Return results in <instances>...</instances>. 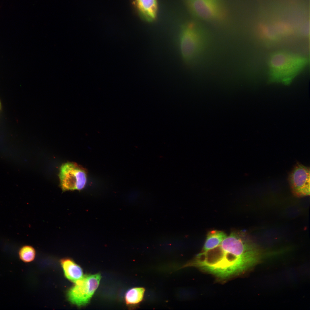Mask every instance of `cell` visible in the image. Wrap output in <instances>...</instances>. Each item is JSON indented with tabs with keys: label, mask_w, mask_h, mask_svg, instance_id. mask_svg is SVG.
Masks as SVG:
<instances>
[{
	"label": "cell",
	"mask_w": 310,
	"mask_h": 310,
	"mask_svg": "<svg viewBox=\"0 0 310 310\" xmlns=\"http://www.w3.org/2000/svg\"><path fill=\"white\" fill-rule=\"evenodd\" d=\"M263 255L245 232L236 231L217 247L201 251L184 266L197 268L224 280L250 270L261 260Z\"/></svg>",
	"instance_id": "obj_1"
},
{
	"label": "cell",
	"mask_w": 310,
	"mask_h": 310,
	"mask_svg": "<svg viewBox=\"0 0 310 310\" xmlns=\"http://www.w3.org/2000/svg\"><path fill=\"white\" fill-rule=\"evenodd\" d=\"M305 57L284 51L276 52L270 56L268 62L270 80L288 84L307 66Z\"/></svg>",
	"instance_id": "obj_2"
},
{
	"label": "cell",
	"mask_w": 310,
	"mask_h": 310,
	"mask_svg": "<svg viewBox=\"0 0 310 310\" xmlns=\"http://www.w3.org/2000/svg\"><path fill=\"white\" fill-rule=\"evenodd\" d=\"M206 38L205 33L197 24L189 23L184 26L180 35L181 53L187 62L195 58L204 47Z\"/></svg>",
	"instance_id": "obj_3"
},
{
	"label": "cell",
	"mask_w": 310,
	"mask_h": 310,
	"mask_svg": "<svg viewBox=\"0 0 310 310\" xmlns=\"http://www.w3.org/2000/svg\"><path fill=\"white\" fill-rule=\"evenodd\" d=\"M100 279L98 274L84 276L69 290L67 293L69 301L78 306L87 304L98 288Z\"/></svg>",
	"instance_id": "obj_4"
},
{
	"label": "cell",
	"mask_w": 310,
	"mask_h": 310,
	"mask_svg": "<svg viewBox=\"0 0 310 310\" xmlns=\"http://www.w3.org/2000/svg\"><path fill=\"white\" fill-rule=\"evenodd\" d=\"M87 177L86 170L76 163L67 162L61 167L59 177L63 191L82 189L86 185Z\"/></svg>",
	"instance_id": "obj_5"
},
{
	"label": "cell",
	"mask_w": 310,
	"mask_h": 310,
	"mask_svg": "<svg viewBox=\"0 0 310 310\" xmlns=\"http://www.w3.org/2000/svg\"><path fill=\"white\" fill-rule=\"evenodd\" d=\"M188 4L193 14L202 20L215 21L225 18V10L219 0H188Z\"/></svg>",
	"instance_id": "obj_6"
},
{
	"label": "cell",
	"mask_w": 310,
	"mask_h": 310,
	"mask_svg": "<svg viewBox=\"0 0 310 310\" xmlns=\"http://www.w3.org/2000/svg\"><path fill=\"white\" fill-rule=\"evenodd\" d=\"M290 184L295 195L298 197L307 196L310 194V169L298 164L290 173Z\"/></svg>",
	"instance_id": "obj_7"
},
{
	"label": "cell",
	"mask_w": 310,
	"mask_h": 310,
	"mask_svg": "<svg viewBox=\"0 0 310 310\" xmlns=\"http://www.w3.org/2000/svg\"><path fill=\"white\" fill-rule=\"evenodd\" d=\"M136 5L141 14L147 21H153L156 18L158 6L157 0H135Z\"/></svg>",
	"instance_id": "obj_8"
},
{
	"label": "cell",
	"mask_w": 310,
	"mask_h": 310,
	"mask_svg": "<svg viewBox=\"0 0 310 310\" xmlns=\"http://www.w3.org/2000/svg\"><path fill=\"white\" fill-rule=\"evenodd\" d=\"M65 277L69 280L75 283L84 276L81 268L72 260L64 259L61 261Z\"/></svg>",
	"instance_id": "obj_9"
},
{
	"label": "cell",
	"mask_w": 310,
	"mask_h": 310,
	"mask_svg": "<svg viewBox=\"0 0 310 310\" xmlns=\"http://www.w3.org/2000/svg\"><path fill=\"white\" fill-rule=\"evenodd\" d=\"M227 236L225 233L222 231L214 230L209 232L202 251H206L217 247Z\"/></svg>",
	"instance_id": "obj_10"
},
{
	"label": "cell",
	"mask_w": 310,
	"mask_h": 310,
	"mask_svg": "<svg viewBox=\"0 0 310 310\" xmlns=\"http://www.w3.org/2000/svg\"><path fill=\"white\" fill-rule=\"evenodd\" d=\"M145 291L143 287H135L129 290L125 296L126 303L128 305H135L142 300Z\"/></svg>",
	"instance_id": "obj_11"
},
{
	"label": "cell",
	"mask_w": 310,
	"mask_h": 310,
	"mask_svg": "<svg viewBox=\"0 0 310 310\" xmlns=\"http://www.w3.org/2000/svg\"><path fill=\"white\" fill-rule=\"evenodd\" d=\"M35 254L34 249L29 245L23 246L20 249L19 252L20 259L25 262H29L33 261L35 258Z\"/></svg>",
	"instance_id": "obj_12"
},
{
	"label": "cell",
	"mask_w": 310,
	"mask_h": 310,
	"mask_svg": "<svg viewBox=\"0 0 310 310\" xmlns=\"http://www.w3.org/2000/svg\"><path fill=\"white\" fill-rule=\"evenodd\" d=\"M0 107H1V103H0Z\"/></svg>",
	"instance_id": "obj_13"
}]
</instances>
